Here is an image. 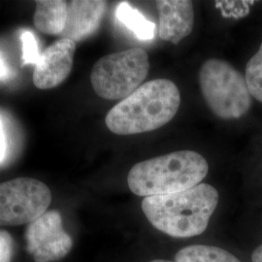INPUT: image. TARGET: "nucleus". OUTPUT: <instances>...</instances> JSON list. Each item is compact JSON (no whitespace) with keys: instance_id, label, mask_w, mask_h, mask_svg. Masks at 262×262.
I'll return each mask as SVG.
<instances>
[{"instance_id":"obj_5","label":"nucleus","mask_w":262,"mask_h":262,"mask_svg":"<svg viewBox=\"0 0 262 262\" xmlns=\"http://www.w3.org/2000/svg\"><path fill=\"white\" fill-rule=\"evenodd\" d=\"M149 70V56L141 48L113 53L95 62L92 85L104 99H124L142 85Z\"/></svg>"},{"instance_id":"obj_10","label":"nucleus","mask_w":262,"mask_h":262,"mask_svg":"<svg viewBox=\"0 0 262 262\" xmlns=\"http://www.w3.org/2000/svg\"><path fill=\"white\" fill-rule=\"evenodd\" d=\"M156 6L159 11V35L162 40L177 45L191 33L194 25L191 1L160 0Z\"/></svg>"},{"instance_id":"obj_18","label":"nucleus","mask_w":262,"mask_h":262,"mask_svg":"<svg viewBox=\"0 0 262 262\" xmlns=\"http://www.w3.org/2000/svg\"><path fill=\"white\" fill-rule=\"evenodd\" d=\"M6 149H7V145H6L5 133H4V128H3L2 121H1V119H0V163L5 159Z\"/></svg>"},{"instance_id":"obj_9","label":"nucleus","mask_w":262,"mask_h":262,"mask_svg":"<svg viewBox=\"0 0 262 262\" xmlns=\"http://www.w3.org/2000/svg\"><path fill=\"white\" fill-rule=\"evenodd\" d=\"M107 2L101 0H73L67 2V18L61 38L79 42L92 36L99 28Z\"/></svg>"},{"instance_id":"obj_8","label":"nucleus","mask_w":262,"mask_h":262,"mask_svg":"<svg viewBox=\"0 0 262 262\" xmlns=\"http://www.w3.org/2000/svg\"><path fill=\"white\" fill-rule=\"evenodd\" d=\"M75 51V42L61 38L42 52L33 72L34 85L50 90L64 82L71 73Z\"/></svg>"},{"instance_id":"obj_14","label":"nucleus","mask_w":262,"mask_h":262,"mask_svg":"<svg viewBox=\"0 0 262 262\" xmlns=\"http://www.w3.org/2000/svg\"><path fill=\"white\" fill-rule=\"evenodd\" d=\"M245 78L252 96L262 102V43L246 66Z\"/></svg>"},{"instance_id":"obj_20","label":"nucleus","mask_w":262,"mask_h":262,"mask_svg":"<svg viewBox=\"0 0 262 262\" xmlns=\"http://www.w3.org/2000/svg\"><path fill=\"white\" fill-rule=\"evenodd\" d=\"M150 262H175L171 261V260H164V259H156V260H151Z\"/></svg>"},{"instance_id":"obj_4","label":"nucleus","mask_w":262,"mask_h":262,"mask_svg":"<svg viewBox=\"0 0 262 262\" xmlns=\"http://www.w3.org/2000/svg\"><path fill=\"white\" fill-rule=\"evenodd\" d=\"M199 84L207 105L221 119H239L252 106L245 76L225 60H206L199 71Z\"/></svg>"},{"instance_id":"obj_19","label":"nucleus","mask_w":262,"mask_h":262,"mask_svg":"<svg viewBox=\"0 0 262 262\" xmlns=\"http://www.w3.org/2000/svg\"><path fill=\"white\" fill-rule=\"evenodd\" d=\"M252 261L262 262V245L254 250L252 255Z\"/></svg>"},{"instance_id":"obj_15","label":"nucleus","mask_w":262,"mask_h":262,"mask_svg":"<svg viewBox=\"0 0 262 262\" xmlns=\"http://www.w3.org/2000/svg\"><path fill=\"white\" fill-rule=\"evenodd\" d=\"M20 40L23 44V64L36 66L41 56V52L33 32L30 30H24L20 35Z\"/></svg>"},{"instance_id":"obj_2","label":"nucleus","mask_w":262,"mask_h":262,"mask_svg":"<svg viewBox=\"0 0 262 262\" xmlns=\"http://www.w3.org/2000/svg\"><path fill=\"white\" fill-rule=\"evenodd\" d=\"M181 94L167 79L147 82L108 112L105 122L118 135H132L160 128L178 112Z\"/></svg>"},{"instance_id":"obj_13","label":"nucleus","mask_w":262,"mask_h":262,"mask_svg":"<svg viewBox=\"0 0 262 262\" xmlns=\"http://www.w3.org/2000/svg\"><path fill=\"white\" fill-rule=\"evenodd\" d=\"M175 262H241L232 253L215 246L193 245L180 250Z\"/></svg>"},{"instance_id":"obj_1","label":"nucleus","mask_w":262,"mask_h":262,"mask_svg":"<svg viewBox=\"0 0 262 262\" xmlns=\"http://www.w3.org/2000/svg\"><path fill=\"white\" fill-rule=\"evenodd\" d=\"M219 203V192L208 184L184 191L145 197L142 210L158 230L175 238L203 233Z\"/></svg>"},{"instance_id":"obj_11","label":"nucleus","mask_w":262,"mask_h":262,"mask_svg":"<svg viewBox=\"0 0 262 262\" xmlns=\"http://www.w3.org/2000/svg\"><path fill=\"white\" fill-rule=\"evenodd\" d=\"M67 18V1L40 0L33 17L35 28L48 35H61Z\"/></svg>"},{"instance_id":"obj_3","label":"nucleus","mask_w":262,"mask_h":262,"mask_svg":"<svg viewBox=\"0 0 262 262\" xmlns=\"http://www.w3.org/2000/svg\"><path fill=\"white\" fill-rule=\"evenodd\" d=\"M208 171V162L200 154L178 150L138 162L129 171L127 184L138 196L164 195L195 187Z\"/></svg>"},{"instance_id":"obj_17","label":"nucleus","mask_w":262,"mask_h":262,"mask_svg":"<svg viewBox=\"0 0 262 262\" xmlns=\"http://www.w3.org/2000/svg\"><path fill=\"white\" fill-rule=\"evenodd\" d=\"M11 76V70L9 66L0 52V81H6Z\"/></svg>"},{"instance_id":"obj_16","label":"nucleus","mask_w":262,"mask_h":262,"mask_svg":"<svg viewBox=\"0 0 262 262\" xmlns=\"http://www.w3.org/2000/svg\"><path fill=\"white\" fill-rule=\"evenodd\" d=\"M14 254V241L12 236L0 230V262H12Z\"/></svg>"},{"instance_id":"obj_12","label":"nucleus","mask_w":262,"mask_h":262,"mask_svg":"<svg viewBox=\"0 0 262 262\" xmlns=\"http://www.w3.org/2000/svg\"><path fill=\"white\" fill-rule=\"evenodd\" d=\"M116 17L139 40L149 41L155 37L156 25L146 19L138 10L133 8L127 2H122L118 5Z\"/></svg>"},{"instance_id":"obj_6","label":"nucleus","mask_w":262,"mask_h":262,"mask_svg":"<svg viewBox=\"0 0 262 262\" xmlns=\"http://www.w3.org/2000/svg\"><path fill=\"white\" fill-rule=\"evenodd\" d=\"M52 193L46 184L20 177L0 184V226L31 224L47 212Z\"/></svg>"},{"instance_id":"obj_7","label":"nucleus","mask_w":262,"mask_h":262,"mask_svg":"<svg viewBox=\"0 0 262 262\" xmlns=\"http://www.w3.org/2000/svg\"><path fill=\"white\" fill-rule=\"evenodd\" d=\"M27 249L35 262L57 261L72 249L73 241L62 225L61 215L48 211L29 224L26 230Z\"/></svg>"}]
</instances>
